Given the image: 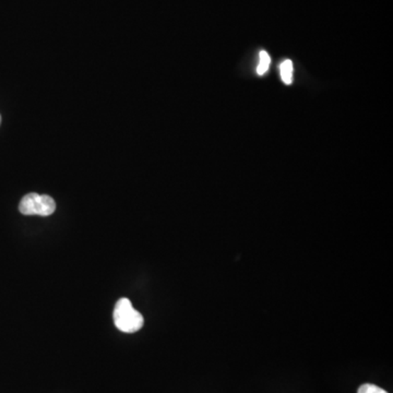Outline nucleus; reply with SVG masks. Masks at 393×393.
I'll list each match as a JSON object with an SVG mask.
<instances>
[{"label":"nucleus","instance_id":"1","mask_svg":"<svg viewBox=\"0 0 393 393\" xmlns=\"http://www.w3.org/2000/svg\"><path fill=\"white\" fill-rule=\"evenodd\" d=\"M113 317L115 326L126 333L139 331L145 325L143 316L135 311L128 299H121L117 301Z\"/></svg>","mask_w":393,"mask_h":393},{"label":"nucleus","instance_id":"2","mask_svg":"<svg viewBox=\"0 0 393 393\" xmlns=\"http://www.w3.org/2000/svg\"><path fill=\"white\" fill-rule=\"evenodd\" d=\"M19 210L24 216H50L56 210V204L52 196L48 194L32 192L22 198Z\"/></svg>","mask_w":393,"mask_h":393},{"label":"nucleus","instance_id":"3","mask_svg":"<svg viewBox=\"0 0 393 393\" xmlns=\"http://www.w3.org/2000/svg\"><path fill=\"white\" fill-rule=\"evenodd\" d=\"M281 78L283 82L289 86L293 82V64L291 60H287L281 64Z\"/></svg>","mask_w":393,"mask_h":393},{"label":"nucleus","instance_id":"4","mask_svg":"<svg viewBox=\"0 0 393 393\" xmlns=\"http://www.w3.org/2000/svg\"><path fill=\"white\" fill-rule=\"evenodd\" d=\"M270 56L265 50H261L260 52V62H259L258 68H257V72L259 76H263L265 72H268L269 67H270Z\"/></svg>","mask_w":393,"mask_h":393},{"label":"nucleus","instance_id":"5","mask_svg":"<svg viewBox=\"0 0 393 393\" xmlns=\"http://www.w3.org/2000/svg\"><path fill=\"white\" fill-rule=\"evenodd\" d=\"M358 393H388L380 387L372 384H365L360 387Z\"/></svg>","mask_w":393,"mask_h":393},{"label":"nucleus","instance_id":"6","mask_svg":"<svg viewBox=\"0 0 393 393\" xmlns=\"http://www.w3.org/2000/svg\"><path fill=\"white\" fill-rule=\"evenodd\" d=\"M0 123H1V116H0Z\"/></svg>","mask_w":393,"mask_h":393}]
</instances>
